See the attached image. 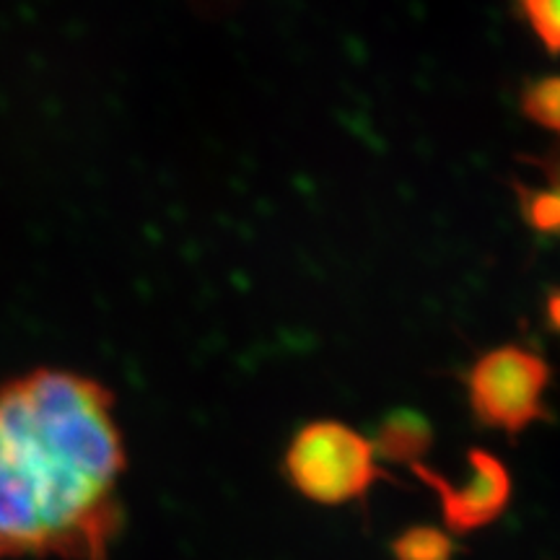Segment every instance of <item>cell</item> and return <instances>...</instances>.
<instances>
[{"label": "cell", "instance_id": "6da1fadb", "mask_svg": "<svg viewBox=\"0 0 560 560\" xmlns=\"http://www.w3.org/2000/svg\"><path fill=\"white\" fill-rule=\"evenodd\" d=\"M112 392L39 369L0 387V558L104 560L120 527L122 433Z\"/></svg>", "mask_w": 560, "mask_h": 560}, {"label": "cell", "instance_id": "7a4b0ae2", "mask_svg": "<svg viewBox=\"0 0 560 560\" xmlns=\"http://www.w3.org/2000/svg\"><path fill=\"white\" fill-rule=\"evenodd\" d=\"M285 472L299 493L317 503L361 499L382 478L374 441L338 420H314L293 436Z\"/></svg>", "mask_w": 560, "mask_h": 560}, {"label": "cell", "instance_id": "3957f363", "mask_svg": "<svg viewBox=\"0 0 560 560\" xmlns=\"http://www.w3.org/2000/svg\"><path fill=\"white\" fill-rule=\"evenodd\" d=\"M472 416L509 436L548 418L545 392L550 366L524 346H499L482 353L465 376Z\"/></svg>", "mask_w": 560, "mask_h": 560}, {"label": "cell", "instance_id": "277c9868", "mask_svg": "<svg viewBox=\"0 0 560 560\" xmlns=\"http://www.w3.org/2000/svg\"><path fill=\"white\" fill-rule=\"evenodd\" d=\"M412 472L436 490L444 520L452 529L467 532L493 522L509 503L511 480L506 467L493 454L472 450L467 457V472L454 482L444 475L431 472L420 462H412Z\"/></svg>", "mask_w": 560, "mask_h": 560}, {"label": "cell", "instance_id": "5b68a950", "mask_svg": "<svg viewBox=\"0 0 560 560\" xmlns=\"http://www.w3.org/2000/svg\"><path fill=\"white\" fill-rule=\"evenodd\" d=\"M542 174V187L514 185L524 221L537 234L560 236V143L545 156H524Z\"/></svg>", "mask_w": 560, "mask_h": 560}, {"label": "cell", "instance_id": "8992f818", "mask_svg": "<svg viewBox=\"0 0 560 560\" xmlns=\"http://www.w3.org/2000/svg\"><path fill=\"white\" fill-rule=\"evenodd\" d=\"M384 459L416 462L431 441V429L416 412H395L382 423L380 436L371 439Z\"/></svg>", "mask_w": 560, "mask_h": 560}, {"label": "cell", "instance_id": "52a82bcc", "mask_svg": "<svg viewBox=\"0 0 560 560\" xmlns=\"http://www.w3.org/2000/svg\"><path fill=\"white\" fill-rule=\"evenodd\" d=\"M522 115L537 128L552 132L560 143V75H537L520 91Z\"/></svg>", "mask_w": 560, "mask_h": 560}, {"label": "cell", "instance_id": "ba28073f", "mask_svg": "<svg viewBox=\"0 0 560 560\" xmlns=\"http://www.w3.org/2000/svg\"><path fill=\"white\" fill-rule=\"evenodd\" d=\"M524 24L552 55H560V0H514Z\"/></svg>", "mask_w": 560, "mask_h": 560}, {"label": "cell", "instance_id": "9c48e42d", "mask_svg": "<svg viewBox=\"0 0 560 560\" xmlns=\"http://www.w3.org/2000/svg\"><path fill=\"white\" fill-rule=\"evenodd\" d=\"M395 560H452V542L439 529L412 527L395 540Z\"/></svg>", "mask_w": 560, "mask_h": 560}, {"label": "cell", "instance_id": "30bf717a", "mask_svg": "<svg viewBox=\"0 0 560 560\" xmlns=\"http://www.w3.org/2000/svg\"><path fill=\"white\" fill-rule=\"evenodd\" d=\"M545 317H548V325L560 335V291L548 293L545 299Z\"/></svg>", "mask_w": 560, "mask_h": 560}]
</instances>
